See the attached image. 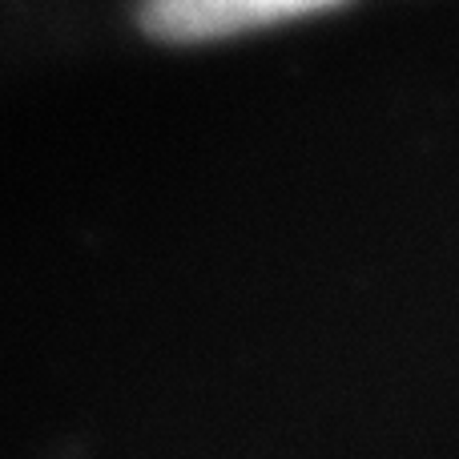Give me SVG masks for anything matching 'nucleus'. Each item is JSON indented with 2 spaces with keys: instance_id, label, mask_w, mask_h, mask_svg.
I'll use <instances>...</instances> for the list:
<instances>
[{
  "instance_id": "nucleus-1",
  "label": "nucleus",
  "mask_w": 459,
  "mask_h": 459,
  "mask_svg": "<svg viewBox=\"0 0 459 459\" xmlns=\"http://www.w3.org/2000/svg\"><path fill=\"white\" fill-rule=\"evenodd\" d=\"M334 4L342 0H145L142 24L158 40L190 45V40L234 37V32L262 29V24L326 13Z\"/></svg>"
}]
</instances>
